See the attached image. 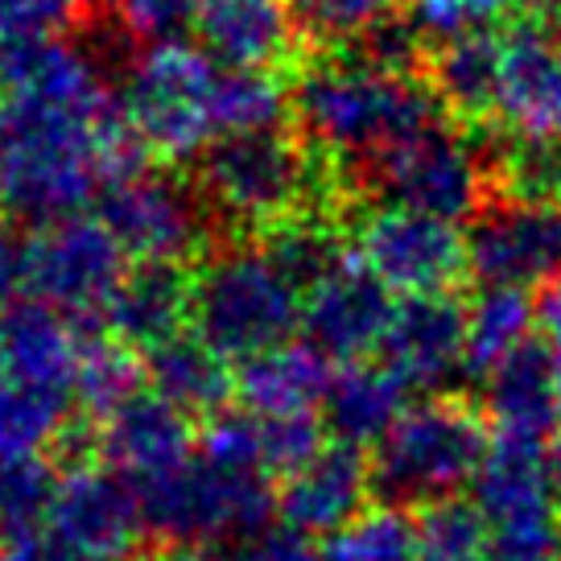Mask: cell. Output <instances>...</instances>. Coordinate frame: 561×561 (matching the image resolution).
Instances as JSON below:
<instances>
[{"instance_id": "1", "label": "cell", "mask_w": 561, "mask_h": 561, "mask_svg": "<svg viewBox=\"0 0 561 561\" xmlns=\"http://www.w3.org/2000/svg\"><path fill=\"white\" fill-rule=\"evenodd\" d=\"M289 112L318 153L355 174L388 149L442 124V104L430 83L376 70L351 54L301 70L289 88Z\"/></svg>"}, {"instance_id": "33", "label": "cell", "mask_w": 561, "mask_h": 561, "mask_svg": "<svg viewBox=\"0 0 561 561\" xmlns=\"http://www.w3.org/2000/svg\"><path fill=\"white\" fill-rule=\"evenodd\" d=\"M491 182L500 198L561 203V145L512 137L491 158Z\"/></svg>"}, {"instance_id": "6", "label": "cell", "mask_w": 561, "mask_h": 561, "mask_svg": "<svg viewBox=\"0 0 561 561\" xmlns=\"http://www.w3.org/2000/svg\"><path fill=\"white\" fill-rule=\"evenodd\" d=\"M133 491L145 512V528L165 545L186 549L244 545L261 537L268 516L277 512V491H268V474L236 471L198 450L182 467Z\"/></svg>"}, {"instance_id": "38", "label": "cell", "mask_w": 561, "mask_h": 561, "mask_svg": "<svg viewBox=\"0 0 561 561\" xmlns=\"http://www.w3.org/2000/svg\"><path fill=\"white\" fill-rule=\"evenodd\" d=\"M116 13H121L124 34L140 42V50L178 46L198 25V0H121Z\"/></svg>"}, {"instance_id": "28", "label": "cell", "mask_w": 561, "mask_h": 561, "mask_svg": "<svg viewBox=\"0 0 561 561\" xmlns=\"http://www.w3.org/2000/svg\"><path fill=\"white\" fill-rule=\"evenodd\" d=\"M533 322H537V306L528 298V289L483 285L471 306H467L474 376H488L500 359H508L512 351L525 347L533 339Z\"/></svg>"}, {"instance_id": "10", "label": "cell", "mask_w": 561, "mask_h": 561, "mask_svg": "<svg viewBox=\"0 0 561 561\" xmlns=\"http://www.w3.org/2000/svg\"><path fill=\"white\" fill-rule=\"evenodd\" d=\"M355 256L392 294H450L467 268V236L458 224L413 207H376L355 224Z\"/></svg>"}, {"instance_id": "47", "label": "cell", "mask_w": 561, "mask_h": 561, "mask_svg": "<svg viewBox=\"0 0 561 561\" xmlns=\"http://www.w3.org/2000/svg\"><path fill=\"white\" fill-rule=\"evenodd\" d=\"M75 9H88V13H104V9H112V4H121V0H70Z\"/></svg>"}, {"instance_id": "9", "label": "cell", "mask_w": 561, "mask_h": 561, "mask_svg": "<svg viewBox=\"0 0 561 561\" xmlns=\"http://www.w3.org/2000/svg\"><path fill=\"white\" fill-rule=\"evenodd\" d=\"M128 252L100 224V215H70L25 240V294L70 322L107 314L128 277Z\"/></svg>"}, {"instance_id": "42", "label": "cell", "mask_w": 561, "mask_h": 561, "mask_svg": "<svg viewBox=\"0 0 561 561\" xmlns=\"http://www.w3.org/2000/svg\"><path fill=\"white\" fill-rule=\"evenodd\" d=\"M25 294V240L0 228V314L13 310Z\"/></svg>"}, {"instance_id": "31", "label": "cell", "mask_w": 561, "mask_h": 561, "mask_svg": "<svg viewBox=\"0 0 561 561\" xmlns=\"http://www.w3.org/2000/svg\"><path fill=\"white\" fill-rule=\"evenodd\" d=\"M145 368L137 364L133 347H124L112 334H88L83 343V359H79V376H75V397L83 413L104 417L121 401H128L140 388Z\"/></svg>"}, {"instance_id": "29", "label": "cell", "mask_w": 561, "mask_h": 561, "mask_svg": "<svg viewBox=\"0 0 561 561\" xmlns=\"http://www.w3.org/2000/svg\"><path fill=\"white\" fill-rule=\"evenodd\" d=\"M62 471L46 455L0 458V537L25 541L50 528Z\"/></svg>"}, {"instance_id": "8", "label": "cell", "mask_w": 561, "mask_h": 561, "mask_svg": "<svg viewBox=\"0 0 561 561\" xmlns=\"http://www.w3.org/2000/svg\"><path fill=\"white\" fill-rule=\"evenodd\" d=\"M100 224L128 261H194L210 240L215 215L203 203L194 182L161 170L153 161H137L100 191Z\"/></svg>"}, {"instance_id": "25", "label": "cell", "mask_w": 561, "mask_h": 561, "mask_svg": "<svg viewBox=\"0 0 561 561\" xmlns=\"http://www.w3.org/2000/svg\"><path fill=\"white\" fill-rule=\"evenodd\" d=\"M430 91L438 95L442 112L483 124L500 107V79H504V34L483 30L430 50Z\"/></svg>"}, {"instance_id": "27", "label": "cell", "mask_w": 561, "mask_h": 561, "mask_svg": "<svg viewBox=\"0 0 561 561\" xmlns=\"http://www.w3.org/2000/svg\"><path fill=\"white\" fill-rule=\"evenodd\" d=\"M79 401L70 392L21 380H0V458L46 455L54 442H62Z\"/></svg>"}, {"instance_id": "4", "label": "cell", "mask_w": 561, "mask_h": 561, "mask_svg": "<svg viewBox=\"0 0 561 561\" xmlns=\"http://www.w3.org/2000/svg\"><path fill=\"white\" fill-rule=\"evenodd\" d=\"M219 95H224V62L178 42V46H149L128 62L116 104L124 128L145 153L178 161L198 158L210 140L224 137Z\"/></svg>"}, {"instance_id": "30", "label": "cell", "mask_w": 561, "mask_h": 561, "mask_svg": "<svg viewBox=\"0 0 561 561\" xmlns=\"http://www.w3.org/2000/svg\"><path fill=\"white\" fill-rule=\"evenodd\" d=\"M417 553V516L388 504L359 512L327 545V561H413Z\"/></svg>"}, {"instance_id": "12", "label": "cell", "mask_w": 561, "mask_h": 561, "mask_svg": "<svg viewBox=\"0 0 561 561\" xmlns=\"http://www.w3.org/2000/svg\"><path fill=\"white\" fill-rule=\"evenodd\" d=\"M392 289L359 256H343L301 298L306 343L339 364H359L380 351L392 322Z\"/></svg>"}, {"instance_id": "46", "label": "cell", "mask_w": 561, "mask_h": 561, "mask_svg": "<svg viewBox=\"0 0 561 561\" xmlns=\"http://www.w3.org/2000/svg\"><path fill=\"white\" fill-rule=\"evenodd\" d=\"M549 479H553V500H558L561 512V434L549 442Z\"/></svg>"}, {"instance_id": "16", "label": "cell", "mask_w": 561, "mask_h": 561, "mask_svg": "<svg viewBox=\"0 0 561 561\" xmlns=\"http://www.w3.org/2000/svg\"><path fill=\"white\" fill-rule=\"evenodd\" d=\"M194 425L174 404L158 397L153 388H137L128 401L95 425V455L104 467L128 479L133 488H145L165 471L182 467L194 455Z\"/></svg>"}, {"instance_id": "45", "label": "cell", "mask_w": 561, "mask_h": 561, "mask_svg": "<svg viewBox=\"0 0 561 561\" xmlns=\"http://www.w3.org/2000/svg\"><path fill=\"white\" fill-rule=\"evenodd\" d=\"M149 561H219L210 549H186V545H165L161 553H153Z\"/></svg>"}, {"instance_id": "39", "label": "cell", "mask_w": 561, "mask_h": 561, "mask_svg": "<svg viewBox=\"0 0 561 561\" xmlns=\"http://www.w3.org/2000/svg\"><path fill=\"white\" fill-rule=\"evenodd\" d=\"M343 54H351V58H359V62H368V67H376V70H388V75H413L430 50H425V42L413 34V25H409L401 13H392V18H385L380 25H371L364 37H355Z\"/></svg>"}, {"instance_id": "11", "label": "cell", "mask_w": 561, "mask_h": 561, "mask_svg": "<svg viewBox=\"0 0 561 561\" xmlns=\"http://www.w3.org/2000/svg\"><path fill=\"white\" fill-rule=\"evenodd\" d=\"M467 268L479 285H553L561 277V203H488L467 231Z\"/></svg>"}, {"instance_id": "24", "label": "cell", "mask_w": 561, "mask_h": 561, "mask_svg": "<svg viewBox=\"0 0 561 561\" xmlns=\"http://www.w3.org/2000/svg\"><path fill=\"white\" fill-rule=\"evenodd\" d=\"M409 409V385L385 364H343V371H334L327 404H322V421L327 434L339 446H376L388 430L401 421Z\"/></svg>"}, {"instance_id": "18", "label": "cell", "mask_w": 561, "mask_h": 561, "mask_svg": "<svg viewBox=\"0 0 561 561\" xmlns=\"http://www.w3.org/2000/svg\"><path fill=\"white\" fill-rule=\"evenodd\" d=\"M471 491L474 508L483 512L491 533L549 525L561 516L553 500V479H549V446L541 438L491 430V446L479 462Z\"/></svg>"}, {"instance_id": "22", "label": "cell", "mask_w": 561, "mask_h": 561, "mask_svg": "<svg viewBox=\"0 0 561 561\" xmlns=\"http://www.w3.org/2000/svg\"><path fill=\"white\" fill-rule=\"evenodd\" d=\"M483 417L495 434L549 438L561 421V385L541 339H528L520 351L500 359L483 376Z\"/></svg>"}, {"instance_id": "17", "label": "cell", "mask_w": 561, "mask_h": 561, "mask_svg": "<svg viewBox=\"0 0 561 561\" xmlns=\"http://www.w3.org/2000/svg\"><path fill=\"white\" fill-rule=\"evenodd\" d=\"M371 500V462L355 446L327 442L298 471L280 474L277 516L301 537H334L347 528Z\"/></svg>"}, {"instance_id": "21", "label": "cell", "mask_w": 561, "mask_h": 561, "mask_svg": "<svg viewBox=\"0 0 561 561\" xmlns=\"http://www.w3.org/2000/svg\"><path fill=\"white\" fill-rule=\"evenodd\" d=\"M194 34L224 67L273 70L294 50L298 21L289 0H198Z\"/></svg>"}, {"instance_id": "5", "label": "cell", "mask_w": 561, "mask_h": 561, "mask_svg": "<svg viewBox=\"0 0 561 561\" xmlns=\"http://www.w3.org/2000/svg\"><path fill=\"white\" fill-rule=\"evenodd\" d=\"M194 186L215 219L273 231L306 215L318 191L314 161L285 128L228 133L194 158Z\"/></svg>"}, {"instance_id": "48", "label": "cell", "mask_w": 561, "mask_h": 561, "mask_svg": "<svg viewBox=\"0 0 561 561\" xmlns=\"http://www.w3.org/2000/svg\"><path fill=\"white\" fill-rule=\"evenodd\" d=\"M413 561H434V558H425V553H417V558H413Z\"/></svg>"}, {"instance_id": "23", "label": "cell", "mask_w": 561, "mask_h": 561, "mask_svg": "<svg viewBox=\"0 0 561 561\" xmlns=\"http://www.w3.org/2000/svg\"><path fill=\"white\" fill-rule=\"evenodd\" d=\"M331 359L310 343H280L256 359H244L236 392L256 417H318L331 392Z\"/></svg>"}, {"instance_id": "7", "label": "cell", "mask_w": 561, "mask_h": 561, "mask_svg": "<svg viewBox=\"0 0 561 561\" xmlns=\"http://www.w3.org/2000/svg\"><path fill=\"white\" fill-rule=\"evenodd\" d=\"M355 182L380 194L388 207H413L450 224L474 219L488 207V194L495 186L488 153L446 124H434L388 149L385 158L364 165Z\"/></svg>"}, {"instance_id": "14", "label": "cell", "mask_w": 561, "mask_h": 561, "mask_svg": "<svg viewBox=\"0 0 561 561\" xmlns=\"http://www.w3.org/2000/svg\"><path fill=\"white\" fill-rule=\"evenodd\" d=\"M50 537L100 561H128L145 541V512L133 483L112 467L79 462L62 471L50 512Z\"/></svg>"}, {"instance_id": "43", "label": "cell", "mask_w": 561, "mask_h": 561, "mask_svg": "<svg viewBox=\"0 0 561 561\" xmlns=\"http://www.w3.org/2000/svg\"><path fill=\"white\" fill-rule=\"evenodd\" d=\"M0 561H100V558H88V553L70 549L58 537H50V533H42V537H25V541H4L0 545Z\"/></svg>"}, {"instance_id": "41", "label": "cell", "mask_w": 561, "mask_h": 561, "mask_svg": "<svg viewBox=\"0 0 561 561\" xmlns=\"http://www.w3.org/2000/svg\"><path fill=\"white\" fill-rule=\"evenodd\" d=\"M236 561H327V549L314 537H301L294 528H264L261 537L240 545Z\"/></svg>"}, {"instance_id": "34", "label": "cell", "mask_w": 561, "mask_h": 561, "mask_svg": "<svg viewBox=\"0 0 561 561\" xmlns=\"http://www.w3.org/2000/svg\"><path fill=\"white\" fill-rule=\"evenodd\" d=\"M289 112V91L280 88L273 70L224 67V95H219V121L228 133H261L280 128V116Z\"/></svg>"}, {"instance_id": "19", "label": "cell", "mask_w": 561, "mask_h": 561, "mask_svg": "<svg viewBox=\"0 0 561 561\" xmlns=\"http://www.w3.org/2000/svg\"><path fill=\"white\" fill-rule=\"evenodd\" d=\"M83 343L88 331H79V322H70L67 314L34 298L18 301L0 314V380L58 388L75 397Z\"/></svg>"}, {"instance_id": "15", "label": "cell", "mask_w": 561, "mask_h": 561, "mask_svg": "<svg viewBox=\"0 0 561 561\" xmlns=\"http://www.w3.org/2000/svg\"><path fill=\"white\" fill-rule=\"evenodd\" d=\"M495 121L508 137L561 145V21H516L504 30V79Z\"/></svg>"}, {"instance_id": "37", "label": "cell", "mask_w": 561, "mask_h": 561, "mask_svg": "<svg viewBox=\"0 0 561 561\" xmlns=\"http://www.w3.org/2000/svg\"><path fill=\"white\" fill-rule=\"evenodd\" d=\"M401 0H289V13L306 37L322 46H351L371 25L397 13Z\"/></svg>"}, {"instance_id": "20", "label": "cell", "mask_w": 561, "mask_h": 561, "mask_svg": "<svg viewBox=\"0 0 561 561\" xmlns=\"http://www.w3.org/2000/svg\"><path fill=\"white\" fill-rule=\"evenodd\" d=\"M194 273L170 261H133L107 306V334L133 351H153L191 327Z\"/></svg>"}, {"instance_id": "2", "label": "cell", "mask_w": 561, "mask_h": 561, "mask_svg": "<svg viewBox=\"0 0 561 561\" xmlns=\"http://www.w3.org/2000/svg\"><path fill=\"white\" fill-rule=\"evenodd\" d=\"M491 446V421L458 397H425L371 446V495L421 512L474 483Z\"/></svg>"}, {"instance_id": "36", "label": "cell", "mask_w": 561, "mask_h": 561, "mask_svg": "<svg viewBox=\"0 0 561 561\" xmlns=\"http://www.w3.org/2000/svg\"><path fill=\"white\" fill-rule=\"evenodd\" d=\"M508 4L512 0H404L401 18L413 25L425 50H438L467 34L500 30V18L508 13Z\"/></svg>"}, {"instance_id": "3", "label": "cell", "mask_w": 561, "mask_h": 561, "mask_svg": "<svg viewBox=\"0 0 561 561\" xmlns=\"http://www.w3.org/2000/svg\"><path fill=\"white\" fill-rule=\"evenodd\" d=\"M301 294L264 244H231L194 268V334L224 359H256L294 343L301 331Z\"/></svg>"}, {"instance_id": "35", "label": "cell", "mask_w": 561, "mask_h": 561, "mask_svg": "<svg viewBox=\"0 0 561 561\" xmlns=\"http://www.w3.org/2000/svg\"><path fill=\"white\" fill-rule=\"evenodd\" d=\"M417 541L421 553L434 561H483L491 528L483 512L455 495L417 512Z\"/></svg>"}, {"instance_id": "13", "label": "cell", "mask_w": 561, "mask_h": 561, "mask_svg": "<svg viewBox=\"0 0 561 561\" xmlns=\"http://www.w3.org/2000/svg\"><path fill=\"white\" fill-rule=\"evenodd\" d=\"M380 364L401 376L409 392L446 397L462 371H471V327L467 306L455 294L401 298L380 343Z\"/></svg>"}, {"instance_id": "40", "label": "cell", "mask_w": 561, "mask_h": 561, "mask_svg": "<svg viewBox=\"0 0 561 561\" xmlns=\"http://www.w3.org/2000/svg\"><path fill=\"white\" fill-rule=\"evenodd\" d=\"M70 9V0H0V37L58 34Z\"/></svg>"}, {"instance_id": "26", "label": "cell", "mask_w": 561, "mask_h": 561, "mask_svg": "<svg viewBox=\"0 0 561 561\" xmlns=\"http://www.w3.org/2000/svg\"><path fill=\"white\" fill-rule=\"evenodd\" d=\"M140 368H145L149 388L158 397H165L174 409H182L186 417H194V413H203V417L224 413L228 397L236 392L228 359L210 343H203L198 334H174L161 347L145 351Z\"/></svg>"}, {"instance_id": "44", "label": "cell", "mask_w": 561, "mask_h": 561, "mask_svg": "<svg viewBox=\"0 0 561 561\" xmlns=\"http://www.w3.org/2000/svg\"><path fill=\"white\" fill-rule=\"evenodd\" d=\"M537 318H541V343L553 359V371H558V385H561V277L545 289L541 306H537Z\"/></svg>"}, {"instance_id": "32", "label": "cell", "mask_w": 561, "mask_h": 561, "mask_svg": "<svg viewBox=\"0 0 561 561\" xmlns=\"http://www.w3.org/2000/svg\"><path fill=\"white\" fill-rule=\"evenodd\" d=\"M264 252L280 264V273L294 280L301 294H306L310 285H318L334 264L347 256L339 231H334L327 219H318V215H298V219L273 228L268 240H264Z\"/></svg>"}]
</instances>
